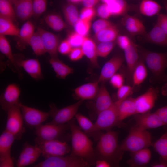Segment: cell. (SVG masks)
Masks as SVG:
<instances>
[{"label":"cell","mask_w":167,"mask_h":167,"mask_svg":"<svg viewBox=\"0 0 167 167\" xmlns=\"http://www.w3.org/2000/svg\"><path fill=\"white\" fill-rule=\"evenodd\" d=\"M12 5L9 0H0V16L15 20L16 16Z\"/></svg>","instance_id":"41"},{"label":"cell","mask_w":167,"mask_h":167,"mask_svg":"<svg viewBox=\"0 0 167 167\" xmlns=\"http://www.w3.org/2000/svg\"><path fill=\"white\" fill-rule=\"evenodd\" d=\"M15 60L18 66L24 69L33 79L36 80L43 79L41 65L38 60L15 58Z\"/></svg>","instance_id":"17"},{"label":"cell","mask_w":167,"mask_h":167,"mask_svg":"<svg viewBox=\"0 0 167 167\" xmlns=\"http://www.w3.org/2000/svg\"><path fill=\"white\" fill-rule=\"evenodd\" d=\"M83 101L84 100H80L73 104L60 109H58L53 103L50 104L49 112L52 119L51 122L47 123L59 125L67 123L75 116Z\"/></svg>","instance_id":"7"},{"label":"cell","mask_w":167,"mask_h":167,"mask_svg":"<svg viewBox=\"0 0 167 167\" xmlns=\"http://www.w3.org/2000/svg\"><path fill=\"white\" fill-rule=\"evenodd\" d=\"M157 97V90L151 87L144 93L135 98L136 114L149 112L154 106Z\"/></svg>","instance_id":"13"},{"label":"cell","mask_w":167,"mask_h":167,"mask_svg":"<svg viewBox=\"0 0 167 167\" xmlns=\"http://www.w3.org/2000/svg\"><path fill=\"white\" fill-rule=\"evenodd\" d=\"M94 110L97 114L111 107L114 102L112 100L104 83H102L94 98Z\"/></svg>","instance_id":"18"},{"label":"cell","mask_w":167,"mask_h":167,"mask_svg":"<svg viewBox=\"0 0 167 167\" xmlns=\"http://www.w3.org/2000/svg\"><path fill=\"white\" fill-rule=\"evenodd\" d=\"M28 45L37 56L42 55L46 52L41 36L37 32L34 33L29 40Z\"/></svg>","instance_id":"40"},{"label":"cell","mask_w":167,"mask_h":167,"mask_svg":"<svg viewBox=\"0 0 167 167\" xmlns=\"http://www.w3.org/2000/svg\"><path fill=\"white\" fill-rule=\"evenodd\" d=\"M49 62L58 78L64 79L73 72V69L58 58H51Z\"/></svg>","instance_id":"32"},{"label":"cell","mask_w":167,"mask_h":167,"mask_svg":"<svg viewBox=\"0 0 167 167\" xmlns=\"http://www.w3.org/2000/svg\"><path fill=\"white\" fill-rule=\"evenodd\" d=\"M84 54L81 47L72 48L68 54L70 60L75 61L81 59L84 56Z\"/></svg>","instance_id":"52"},{"label":"cell","mask_w":167,"mask_h":167,"mask_svg":"<svg viewBox=\"0 0 167 167\" xmlns=\"http://www.w3.org/2000/svg\"><path fill=\"white\" fill-rule=\"evenodd\" d=\"M37 32L41 36L46 52L51 58H57L59 41L58 36L41 28H38Z\"/></svg>","instance_id":"16"},{"label":"cell","mask_w":167,"mask_h":167,"mask_svg":"<svg viewBox=\"0 0 167 167\" xmlns=\"http://www.w3.org/2000/svg\"><path fill=\"white\" fill-rule=\"evenodd\" d=\"M133 87L128 85H123L118 89L117 96V100L122 101L127 98L132 92Z\"/></svg>","instance_id":"46"},{"label":"cell","mask_w":167,"mask_h":167,"mask_svg":"<svg viewBox=\"0 0 167 167\" xmlns=\"http://www.w3.org/2000/svg\"><path fill=\"white\" fill-rule=\"evenodd\" d=\"M112 15L119 16L126 13L128 5L125 0H113L107 4Z\"/></svg>","instance_id":"37"},{"label":"cell","mask_w":167,"mask_h":167,"mask_svg":"<svg viewBox=\"0 0 167 167\" xmlns=\"http://www.w3.org/2000/svg\"><path fill=\"white\" fill-rule=\"evenodd\" d=\"M12 20L0 16V35L18 36L20 29L14 24Z\"/></svg>","instance_id":"35"},{"label":"cell","mask_w":167,"mask_h":167,"mask_svg":"<svg viewBox=\"0 0 167 167\" xmlns=\"http://www.w3.org/2000/svg\"><path fill=\"white\" fill-rule=\"evenodd\" d=\"M113 25L111 22L106 19H101L94 22L92 24V28L96 33L103 29Z\"/></svg>","instance_id":"49"},{"label":"cell","mask_w":167,"mask_h":167,"mask_svg":"<svg viewBox=\"0 0 167 167\" xmlns=\"http://www.w3.org/2000/svg\"><path fill=\"white\" fill-rule=\"evenodd\" d=\"M124 25L131 35H136L146 34L145 28L143 23L137 18L127 15L125 18Z\"/></svg>","instance_id":"29"},{"label":"cell","mask_w":167,"mask_h":167,"mask_svg":"<svg viewBox=\"0 0 167 167\" xmlns=\"http://www.w3.org/2000/svg\"><path fill=\"white\" fill-rule=\"evenodd\" d=\"M113 0H101L103 3L108 4Z\"/></svg>","instance_id":"63"},{"label":"cell","mask_w":167,"mask_h":167,"mask_svg":"<svg viewBox=\"0 0 167 167\" xmlns=\"http://www.w3.org/2000/svg\"><path fill=\"white\" fill-rule=\"evenodd\" d=\"M152 143L150 133L147 130L138 129L134 126L131 128L129 134L119 146L122 152H135L149 147Z\"/></svg>","instance_id":"3"},{"label":"cell","mask_w":167,"mask_h":167,"mask_svg":"<svg viewBox=\"0 0 167 167\" xmlns=\"http://www.w3.org/2000/svg\"><path fill=\"white\" fill-rule=\"evenodd\" d=\"M130 153L131 158L127 163L131 167L143 166L149 162L151 159V152L148 148Z\"/></svg>","instance_id":"23"},{"label":"cell","mask_w":167,"mask_h":167,"mask_svg":"<svg viewBox=\"0 0 167 167\" xmlns=\"http://www.w3.org/2000/svg\"><path fill=\"white\" fill-rule=\"evenodd\" d=\"M96 14L99 17L105 19H107L112 15L107 4L104 3L99 6L97 9Z\"/></svg>","instance_id":"51"},{"label":"cell","mask_w":167,"mask_h":167,"mask_svg":"<svg viewBox=\"0 0 167 167\" xmlns=\"http://www.w3.org/2000/svg\"><path fill=\"white\" fill-rule=\"evenodd\" d=\"M114 46L115 43L113 41L99 43L96 45L98 56L107 57L112 50Z\"/></svg>","instance_id":"43"},{"label":"cell","mask_w":167,"mask_h":167,"mask_svg":"<svg viewBox=\"0 0 167 167\" xmlns=\"http://www.w3.org/2000/svg\"><path fill=\"white\" fill-rule=\"evenodd\" d=\"M7 113L5 130L15 135L17 139H19L21 138L25 129L23 126L24 120L19 104L11 108Z\"/></svg>","instance_id":"10"},{"label":"cell","mask_w":167,"mask_h":167,"mask_svg":"<svg viewBox=\"0 0 167 167\" xmlns=\"http://www.w3.org/2000/svg\"><path fill=\"white\" fill-rule=\"evenodd\" d=\"M153 148L161 159L167 162V129L165 132L153 144Z\"/></svg>","instance_id":"38"},{"label":"cell","mask_w":167,"mask_h":167,"mask_svg":"<svg viewBox=\"0 0 167 167\" xmlns=\"http://www.w3.org/2000/svg\"><path fill=\"white\" fill-rule=\"evenodd\" d=\"M0 50L8 59L11 63V68L13 71L17 74L20 79L23 76L20 68L17 66L15 57L13 54L10 43L5 36L0 35Z\"/></svg>","instance_id":"24"},{"label":"cell","mask_w":167,"mask_h":167,"mask_svg":"<svg viewBox=\"0 0 167 167\" xmlns=\"http://www.w3.org/2000/svg\"><path fill=\"white\" fill-rule=\"evenodd\" d=\"M34 134L36 137L35 143L58 139L65 134L66 131L69 129L68 123L55 125L46 123L41 124L35 128Z\"/></svg>","instance_id":"8"},{"label":"cell","mask_w":167,"mask_h":167,"mask_svg":"<svg viewBox=\"0 0 167 167\" xmlns=\"http://www.w3.org/2000/svg\"><path fill=\"white\" fill-rule=\"evenodd\" d=\"M15 136L5 130L0 136V162L12 159L11 155L12 145Z\"/></svg>","instance_id":"19"},{"label":"cell","mask_w":167,"mask_h":167,"mask_svg":"<svg viewBox=\"0 0 167 167\" xmlns=\"http://www.w3.org/2000/svg\"><path fill=\"white\" fill-rule=\"evenodd\" d=\"M96 14V11L94 7H84L81 11L79 18L91 21Z\"/></svg>","instance_id":"48"},{"label":"cell","mask_w":167,"mask_h":167,"mask_svg":"<svg viewBox=\"0 0 167 167\" xmlns=\"http://www.w3.org/2000/svg\"><path fill=\"white\" fill-rule=\"evenodd\" d=\"M96 167H109L111 166V164L108 161L102 159L96 161L95 162Z\"/></svg>","instance_id":"58"},{"label":"cell","mask_w":167,"mask_h":167,"mask_svg":"<svg viewBox=\"0 0 167 167\" xmlns=\"http://www.w3.org/2000/svg\"><path fill=\"white\" fill-rule=\"evenodd\" d=\"M39 156H32L21 151L16 162L18 167H24L34 163Z\"/></svg>","instance_id":"44"},{"label":"cell","mask_w":167,"mask_h":167,"mask_svg":"<svg viewBox=\"0 0 167 167\" xmlns=\"http://www.w3.org/2000/svg\"><path fill=\"white\" fill-rule=\"evenodd\" d=\"M72 48L67 39L63 41L58 46V51L63 55L68 54Z\"/></svg>","instance_id":"55"},{"label":"cell","mask_w":167,"mask_h":167,"mask_svg":"<svg viewBox=\"0 0 167 167\" xmlns=\"http://www.w3.org/2000/svg\"><path fill=\"white\" fill-rule=\"evenodd\" d=\"M121 102L117 100L111 107L98 113L94 123L98 130L108 131L114 126H122L123 124L119 120L118 114V107Z\"/></svg>","instance_id":"5"},{"label":"cell","mask_w":167,"mask_h":167,"mask_svg":"<svg viewBox=\"0 0 167 167\" xmlns=\"http://www.w3.org/2000/svg\"><path fill=\"white\" fill-rule=\"evenodd\" d=\"M68 123L71 132L72 148L71 154L84 159L90 165L95 163L96 155L92 142L76 124L74 120L72 119Z\"/></svg>","instance_id":"1"},{"label":"cell","mask_w":167,"mask_h":167,"mask_svg":"<svg viewBox=\"0 0 167 167\" xmlns=\"http://www.w3.org/2000/svg\"><path fill=\"white\" fill-rule=\"evenodd\" d=\"M20 89L17 84H11L8 85L0 96V104L2 108L7 112L11 108L18 105L20 102Z\"/></svg>","instance_id":"14"},{"label":"cell","mask_w":167,"mask_h":167,"mask_svg":"<svg viewBox=\"0 0 167 167\" xmlns=\"http://www.w3.org/2000/svg\"><path fill=\"white\" fill-rule=\"evenodd\" d=\"M73 26L75 32L82 36H86L89 31L91 23V21L79 18Z\"/></svg>","instance_id":"42"},{"label":"cell","mask_w":167,"mask_h":167,"mask_svg":"<svg viewBox=\"0 0 167 167\" xmlns=\"http://www.w3.org/2000/svg\"><path fill=\"white\" fill-rule=\"evenodd\" d=\"M19 106L22 115L24 122L30 128L39 126L50 116L49 112H45L30 107L20 102Z\"/></svg>","instance_id":"11"},{"label":"cell","mask_w":167,"mask_h":167,"mask_svg":"<svg viewBox=\"0 0 167 167\" xmlns=\"http://www.w3.org/2000/svg\"><path fill=\"white\" fill-rule=\"evenodd\" d=\"M99 84L97 81L80 85L74 89L75 95L84 101L94 99L99 90Z\"/></svg>","instance_id":"20"},{"label":"cell","mask_w":167,"mask_h":167,"mask_svg":"<svg viewBox=\"0 0 167 167\" xmlns=\"http://www.w3.org/2000/svg\"><path fill=\"white\" fill-rule=\"evenodd\" d=\"M14 5L16 16L22 20H27L33 14L32 0H18Z\"/></svg>","instance_id":"26"},{"label":"cell","mask_w":167,"mask_h":167,"mask_svg":"<svg viewBox=\"0 0 167 167\" xmlns=\"http://www.w3.org/2000/svg\"><path fill=\"white\" fill-rule=\"evenodd\" d=\"M136 114L134 98L128 97L118 105V117L119 120L121 122L126 118Z\"/></svg>","instance_id":"27"},{"label":"cell","mask_w":167,"mask_h":167,"mask_svg":"<svg viewBox=\"0 0 167 167\" xmlns=\"http://www.w3.org/2000/svg\"><path fill=\"white\" fill-rule=\"evenodd\" d=\"M119 146L118 133L109 130L102 133L100 136L96 146L97 152L101 158L100 159L105 160L110 163L117 160V157L121 158L123 152L119 150Z\"/></svg>","instance_id":"2"},{"label":"cell","mask_w":167,"mask_h":167,"mask_svg":"<svg viewBox=\"0 0 167 167\" xmlns=\"http://www.w3.org/2000/svg\"><path fill=\"white\" fill-rule=\"evenodd\" d=\"M156 112L158 115L165 125H167V106L158 109Z\"/></svg>","instance_id":"57"},{"label":"cell","mask_w":167,"mask_h":167,"mask_svg":"<svg viewBox=\"0 0 167 167\" xmlns=\"http://www.w3.org/2000/svg\"><path fill=\"white\" fill-rule=\"evenodd\" d=\"M100 0H83L82 3L84 7H94Z\"/></svg>","instance_id":"59"},{"label":"cell","mask_w":167,"mask_h":167,"mask_svg":"<svg viewBox=\"0 0 167 167\" xmlns=\"http://www.w3.org/2000/svg\"><path fill=\"white\" fill-rule=\"evenodd\" d=\"M53 156L34 165V167H87L90 165L79 157L71 154L70 156Z\"/></svg>","instance_id":"6"},{"label":"cell","mask_w":167,"mask_h":167,"mask_svg":"<svg viewBox=\"0 0 167 167\" xmlns=\"http://www.w3.org/2000/svg\"><path fill=\"white\" fill-rule=\"evenodd\" d=\"M147 74V69L143 61L139 59L132 74L133 86H137L141 84L146 79Z\"/></svg>","instance_id":"33"},{"label":"cell","mask_w":167,"mask_h":167,"mask_svg":"<svg viewBox=\"0 0 167 167\" xmlns=\"http://www.w3.org/2000/svg\"><path fill=\"white\" fill-rule=\"evenodd\" d=\"M75 118L79 127L88 136L93 138L96 140H98L102 133L101 131L98 130L94 124L87 117L80 113H77Z\"/></svg>","instance_id":"22"},{"label":"cell","mask_w":167,"mask_h":167,"mask_svg":"<svg viewBox=\"0 0 167 167\" xmlns=\"http://www.w3.org/2000/svg\"><path fill=\"white\" fill-rule=\"evenodd\" d=\"M141 54L153 75L161 80L167 81V75L164 72L167 67V53L142 50Z\"/></svg>","instance_id":"4"},{"label":"cell","mask_w":167,"mask_h":167,"mask_svg":"<svg viewBox=\"0 0 167 167\" xmlns=\"http://www.w3.org/2000/svg\"><path fill=\"white\" fill-rule=\"evenodd\" d=\"M12 4H14L18 0H9Z\"/></svg>","instance_id":"64"},{"label":"cell","mask_w":167,"mask_h":167,"mask_svg":"<svg viewBox=\"0 0 167 167\" xmlns=\"http://www.w3.org/2000/svg\"><path fill=\"white\" fill-rule=\"evenodd\" d=\"M161 9L160 5L152 0H142L139 6L140 13L148 17L158 14Z\"/></svg>","instance_id":"34"},{"label":"cell","mask_w":167,"mask_h":167,"mask_svg":"<svg viewBox=\"0 0 167 167\" xmlns=\"http://www.w3.org/2000/svg\"><path fill=\"white\" fill-rule=\"evenodd\" d=\"M145 35L146 39L148 41L167 46V34L156 24L148 33Z\"/></svg>","instance_id":"30"},{"label":"cell","mask_w":167,"mask_h":167,"mask_svg":"<svg viewBox=\"0 0 167 167\" xmlns=\"http://www.w3.org/2000/svg\"><path fill=\"white\" fill-rule=\"evenodd\" d=\"M110 83L114 88L118 89L123 85L124 79L123 76L119 73H116L109 79Z\"/></svg>","instance_id":"53"},{"label":"cell","mask_w":167,"mask_h":167,"mask_svg":"<svg viewBox=\"0 0 167 167\" xmlns=\"http://www.w3.org/2000/svg\"><path fill=\"white\" fill-rule=\"evenodd\" d=\"M134 119L135 122L134 127L140 130L155 129L165 125L156 112L136 114L134 115Z\"/></svg>","instance_id":"12"},{"label":"cell","mask_w":167,"mask_h":167,"mask_svg":"<svg viewBox=\"0 0 167 167\" xmlns=\"http://www.w3.org/2000/svg\"><path fill=\"white\" fill-rule=\"evenodd\" d=\"M22 151L32 156H40L41 154V150L36 145L33 146L28 143L24 144Z\"/></svg>","instance_id":"50"},{"label":"cell","mask_w":167,"mask_h":167,"mask_svg":"<svg viewBox=\"0 0 167 167\" xmlns=\"http://www.w3.org/2000/svg\"><path fill=\"white\" fill-rule=\"evenodd\" d=\"M119 31L114 25L103 29L95 33L94 38L98 43L113 41L118 36Z\"/></svg>","instance_id":"31"},{"label":"cell","mask_w":167,"mask_h":167,"mask_svg":"<svg viewBox=\"0 0 167 167\" xmlns=\"http://www.w3.org/2000/svg\"><path fill=\"white\" fill-rule=\"evenodd\" d=\"M47 0H32L33 14L40 15L46 10Z\"/></svg>","instance_id":"47"},{"label":"cell","mask_w":167,"mask_h":167,"mask_svg":"<svg viewBox=\"0 0 167 167\" xmlns=\"http://www.w3.org/2000/svg\"><path fill=\"white\" fill-rule=\"evenodd\" d=\"M63 13L66 21L70 25L73 26L79 19L77 9L72 4H68L64 6Z\"/></svg>","instance_id":"39"},{"label":"cell","mask_w":167,"mask_h":167,"mask_svg":"<svg viewBox=\"0 0 167 167\" xmlns=\"http://www.w3.org/2000/svg\"><path fill=\"white\" fill-rule=\"evenodd\" d=\"M86 37L75 32L70 33L67 39L72 48L79 47H81Z\"/></svg>","instance_id":"45"},{"label":"cell","mask_w":167,"mask_h":167,"mask_svg":"<svg viewBox=\"0 0 167 167\" xmlns=\"http://www.w3.org/2000/svg\"><path fill=\"white\" fill-rule=\"evenodd\" d=\"M124 51L127 65L128 76L131 78L132 81L133 71L139 60L137 46L132 41L130 46Z\"/></svg>","instance_id":"21"},{"label":"cell","mask_w":167,"mask_h":167,"mask_svg":"<svg viewBox=\"0 0 167 167\" xmlns=\"http://www.w3.org/2000/svg\"><path fill=\"white\" fill-rule=\"evenodd\" d=\"M163 3L167 13V0H164L163 1Z\"/></svg>","instance_id":"62"},{"label":"cell","mask_w":167,"mask_h":167,"mask_svg":"<svg viewBox=\"0 0 167 167\" xmlns=\"http://www.w3.org/2000/svg\"><path fill=\"white\" fill-rule=\"evenodd\" d=\"M156 24L167 34V14H159Z\"/></svg>","instance_id":"56"},{"label":"cell","mask_w":167,"mask_h":167,"mask_svg":"<svg viewBox=\"0 0 167 167\" xmlns=\"http://www.w3.org/2000/svg\"><path fill=\"white\" fill-rule=\"evenodd\" d=\"M69 1L73 3H78L82 2L83 0H68Z\"/></svg>","instance_id":"61"},{"label":"cell","mask_w":167,"mask_h":167,"mask_svg":"<svg viewBox=\"0 0 167 167\" xmlns=\"http://www.w3.org/2000/svg\"><path fill=\"white\" fill-rule=\"evenodd\" d=\"M131 42L132 41L126 36H118L117 38V42L118 46L124 50L130 46Z\"/></svg>","instance_id":"54"},{"label":"cell","mask_w":167,"mask_h":167,"mask_svg":"<svg viewBox=\"0 0 167 167\" xmlns=\"http://www.w3.org/2000/svg\"><path fill=\"white\" fill-rule=\"evenodd\" d=\"M34 33V27L32 22L29 21L25 22L20 29L17 36L19 39L16 47L18 49L23 50L28 45L29 40Z\"/></svg>","instance_id":"25"},{"label":"cell","mask_w":167,"mask_h":167,"mask_svg":"<svg viewBox=\"0 0 167 167\" xmlns=\"http://www.w3.org/2000/svg\"><path fill=\"white\" fill-rule=\"evenodd\" d=\"M124 59L120 55L113 56L107 61L102 68L97 80L99 83H105L116 73L122 66Z\"/></svg>","instance_id":"15"},{"label":"cell","mask_w":167,"mask_h":167,"mask_svg":"<svg viewBox=\"0 0 167 167\" xmlns=\"http://www.w3.org/2000/svg\"><path fill=\"white\" fill-rule=\"evenodd\" d=\"M40 149L41 155L45 159L51 156H65L71 151L70 146L66 142L59 139L35 143Z\"/></svg>","instance_id":"9"},{"label":"cell","mask_w":167,"mask_h":167,"mask_svg":"<svg viewBox=\"0 0 167 167\" xmlns=\"http://www.w3.org/2000/svg\"><path fill=\"white\" fill-rule=\"evenodd\" d=\"M81 48L84 55L89 59L92 66L99 68L96 45L95 42L91 38L86 37Z\"/></svg>","instance_id":"28"},{"label":"cell","mask_w":167,"mask_h":167,"mask_svg":"<svg viewBox=\"0 0 167 167\" xmlns=\"http://www.w3.org/2000/svg\"><path fill=\"white\" fill-rule=\"evenodd\" d=\"M152 167H167V162L161 159V161L158 163H155L151 165Z\"/></svg>","instance_id":"60"},{"label":"cell","mask_w":167,"mask_h":167,"mask_svg":"<svg viewBox=\"0 0 167 167\" xmlns=\"http://www.w3.org/2000/svg\"><path fill=\"white\" fill-rule=\"evenodd\" d=\"M44 20L46 24L56 31H61L66 27L62 17L56 14H49L45 17Z\"/></svg>","instance_id":"36"}]
</instances>
